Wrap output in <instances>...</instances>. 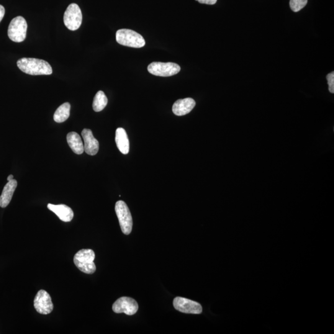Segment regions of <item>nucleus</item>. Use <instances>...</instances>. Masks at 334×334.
I'll return each mask as SVG.
<instances>
[{"mask_svg": "<svg viewBox=\"0 0 334 334\" xmlns=\"http://www.w3.org/2000/svg\"><path fill=\"white\" fill-rule=\"evenodd\" d=\"M115 141L118 150L123 154H128L130 151V141L126 131L122 128L116 130Z\"/></svg>", "mask_w": 334, "mask_h": 334, "instance_id": "obj_15", "label": "nucleus"}, {"mask_svg": "<svg viewBox=\"0 0 334 334\" xmlns=\"http://www.w3.org/2000/svg\"><path fill=\"white\" fill-rule=\"evenodd\" d=\"M108 104V99L104 92H97L94 97L92 107L95 112H99L104 110Z\"/></svg>", "mask_w": 334, "mask_h": 334, "instance_id": "obj_18", "label": "nucleus"}, {"mask_svg": "<svg viewBox=\"0 0 334 334\" xmlns=\"http://www.w3.org/2000/svg\"><path fill=\"white\" fill-rule=\"evenodd\" d=\"M94 251L91 249H83L79 251L74 257V263L85 274H92L96 271Z\"/></svg>", "mask_w": 334, "mask_h": 334, "instance_id": "obj_2", "label": "nucleus"}, {"mask_svg": "<svg viewBox=\"0 0 334 334\" xmlns=\"http://www.w3.org/2000/svg\"><path fill=\"white\" fill-rule=\"evenodd\" d=\"M173 307L178 312L187 314L199 315L202 312V306L199 303L183 297H176L173 300Z\"/></svg>", "mask_w": 334, "mask_h": 334, "instance_id": "obj_8", "label": "nucleus"}, {"mask_svg": "<svg viewBox=\"0 0 334 334\" xmlns=\"http://www.w3.org/2000/svg\"><path fill=\"white\" fill-rule=\"evenodd\" d=\"M81 133L84 140V151L88 155H96L99 150V143L94 138L92 131L89 129H84Z\"/></svg>", "mask_w": 334, "mask_h": 334, "instance_id": "obj_11", "label": "nucleus"}, {"mask_svg": "<svg viewBox=\"0 0 334 334\" xmlns=\"http://www.w3.org/2000/svg\"><path fill=\"white\" fill-rule=\"evenodd\" d=\"M17 65L20 70L30 75H50L53 73L50 64L40 59L20 58L17 61Z\"/></svg>", "mask_w": 334, "mask_h": 334, "instance_id": "obj_1", "label": "nucleus"}, {"mask_svg": "<svg viewBox=\"0 0 334 334\" xmlns=\"http://www.w3.org/2000/svg\"><path fill=\"white\" fill-rule=\"evenodd\" d=\"M196 102L191 98L179 99L174 103L172 111L177 116H183L188 114L194 109Z\"/></svg>", "mask_w": 334, "mask_h": 334, "instance_id": "obj_12", "label": "nucleus"}, {"mask_svg": "<svg viewBox=\"0 0 334 334\" xmlns=\"http://www.w3.org/2000/svg\"><path fill=\"white\" fill-rule=\"evenodd\" d=\"M27 24L22 16L14 17L10 22L7 34L9 38L14 42H22L26 37Z\"/></svg>", "mask_w": 334, "mask_h": 334, "instance_id": "obj_5", "label": "nucleus"}, {"mask_svg": "<svg viewBox=\"0 0 334 334\" xmlns=\"http://www.w3.org/2000/svg\"><path fill=\"white\" fill-rule=\"evenodd\" d=\"M17 186V182L16 179H14L9 181L5 185L1 195L0 196V207L5 208L9 205Z\"/></svg>", "mask_w": 334, "mask_h": 334, "instance_id": "obj_14", "label": "nucleus"}, {"mask_svg": "<svg viewBox=\"0 0 334 334\" xmlns=\"http://www.w3.org/2000/svg\"><path fill=\"white\" fill-rule=\"evenodd\" d=\"M63 20L65 26L69 30L74 31L80 27L83 21V14L78 4L72 3L69 5L64 14Z\"/></svg>", "mask_w": 334, "mask_h": 334, "instance_id": "obj_6", "label": "nucleus"}, {"mask_svg": "<svg viewBox=\"0 0 334 334\" xmlns=\"http://www.w3.org/2000/svg\"><path fill=\"white\" fill-rule=\"evenodd\" d=\"M139 309V306L135 300L130 297H121L112 306V310L115 313H125L128 316L136 314Z\"/></svg>", "mask_w": 334, "mask_h": 334, "instance_id": "obj_9", "label": "nucleus"}, {"mask_svg": "<svg viewBox=\"0 0 334 334\" xmlns=\"http://www.w3.org/2000/svg\"><path fill=\"white\" fill-rule=\"evenodd\" d=\"M33 305L36 311L40 314L47 315L52 312L53 305L50 295L45 290H41L36 295Z\"/></svg>", "mask_w": 334, "mask_h": 334, "instance_id": "obj_10", "label": "nucleus"}, {"mask_svg": "<svg viewBox=\"0 0 334 334\" xmlns=\"http://www.w3.org/2000/svg\"><path fill=\"white\" fill-rule=\"evenodd\" d=\"M67 142L74 153L80 155L84 153V148L80 136L76 132H70L67 135Z\"/></svg>", "mask_w": 334, "mask_h": 334, "instance_id": "obj_16", "label": "nucleus"}, {"mask_svg": "<svg viewBox=\"0 0 334 334\" xmlns=\"http://www.w3.org/2000/svg\"><path fill=\"white\" fill-rule=\"evenodd\" d=\"M308 3V0H290V8L294 12H299Z\"/></svg>", "mask_w": 334, "mask_h": 334, "instance_id": "obj_19", "label": "nucleus"}, {"mask_svg": "<svg viewBox=\"0 0 334 334\" xmlns=\"http://www.w3.org/2000/svg\"><path fill=\"white\" fill-rule=\"evenodd\" d=\"M117 42L120 45L133 48L143 47L145 38L140 33L130 29H120L116 33Z\"/></svg>", "mask_w": 334, "mask_h": 334, "instance_id": "obj_3", "label": "nucleus"}, {"mask_svg": "<svg viewBox=\"0 0 334 334\" xmlns=\"http://www.w3.org/2000/svg\"><path fill=\"white\" fill-rule=\"evenodd\" d=\"M148 69L153 75L169 77L178 74L181 68L174 63L153 62L148 66Z\"/></svg>", "mask_w": 334, "mask_h": 334, "instance_id": "obj_7", "label": "nucleus"}, {"mask_svg": "<svg viewBox=\"0 0 334 334\" xmlns=\"http://www.w3.org/2000/svg\"><path fill=\"white\" fill-rule=\"evenodd\" d=\"M5 14V9L2 5L0 4V22H1L2 18H3Z\"/></svg>", "mask_w": 334, "mask_h": 334, "instance_id": "obj_22", "label": "nucleus"}, {"mask_svg": "<svg viewBox=\"0 0 334 334\" xmlns=\"http://www.w3.org/2000/svg\"><path fill=\"white\" fill-rule=\"evenodd\" d=\"M71 105L66 102L60 105L56 110L53 115V119L56 123H63L68 119L70 115Z\"/></svg>", "mask_w": 334, "mask_h": 334, "instance_id": "obj_17", "label": "nucleus"}, {"mask_svg": "<svg viewBox=\"0 0 334 334\" xmlns=\"http://www.w3.org/2000/svg\"><path fill=\"white\" fill-rule=\"evenodd\" d=\"M326 79L328 81L329 85V90L331 93H334V73L333 71L332 73H331L328 74L326 76Z\"/></svg>", "mask_w": 334, "mask_h": 334, "instance_id": "obj_20", "label": "nucleus"}, {"mask_svg": "<svg viewBox=\"0 0 334 334\" xmlns=\"http://www.w3.org/2000/svg\"><path fill=\"white\" fill-rule=\"evenodd\" d=\"M196 1L202 4L212 5L216 3L217 0H196Z\"/></svg>", "mask_w": 334, "mask_h": 334, "instance_id": "obj_21", "label": "nucleus"}, {"mask_svg": "<svg viewBox=\"0 0 334 334\" xmlns=\"http://www.w3.org/2000/svg\"><path fill=\"white\" fill-rule=\"evenodd\" d=\"M47 207L51 211L55 213L63 222H69L73 220L74 217L73 210L70 207L67 206L66 205L48 204Z\"/></svg>", "mask_w": 334, "mask_h": 334, "instance_id": "obj_13", "label": "nucleus"}, {"mask_svg": "<svg viewBox=\"0 0 334 334\" xmlns=\"http://www.w3.org/2000/svg\"><path fill=\"white\" fill-rule=\"evenodd\" d=\"M115 212L119 220L121 229L125 235H130L133 228V218L128 205L123 200L115 204Z\"/></svg>", "mask_w": 334, "mask_h": 334, "instance_id": "obj_4", "label": "nucleus"}, {"mask_svg": "<svg viewBox=\"0 0 334 334\" xmlns=\"http://www.w3.org/2000/svg\"><path fill=\"white\" fill-rule=\"evenodd\" d=\"M14 176L12 175V174H10V175L7 177V181H11L12 180V179H13Z\"/></svg>", "mask_w": 334, "mask_h": 334, "instance_id": "obj_23", "label": "nucleus"}]
</instances>
